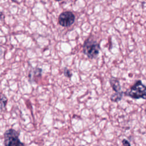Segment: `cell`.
I'll list each match as a JSON object with an SVG mask.
<instances>
[{
    "instance_id": "obj_1",
    "label": "cell",
    "mask_w": 146,
    "mask_h": 146,
    "mask_svg": "<svg viewBox=\"0 0 146 146\" xmlns=\"http://www.w3.org/2000/svg\"><path fill=\"white\" fill-rule=\"evenodd\" d=\"M100 50L99 44L94 37L91 36L84 41L83 46V51L88 58H96L99 54Z\"/></svg>"
},
{
    "instance_id": "obj_2",
    "label": "cell",
    "mask_w": 146,
    "mask_h": 146,
    "mask_svg": "<svg viewBox=\"0 0 146 146\" xmlns=\"http://www.w3.org/2000/svg\"><path fill=\"white\" fill-rule=\"evenodd\" d=\"M125 95L134 99L143 98L146 99V86L143 84L141 80L136 82L129 91H127Z\"/></svg>"
},
{
    "instance_id": "obj_3",
    "label": "cell",
    "mask_w": 146,
    "mask_h": 146,
    "mask_svg": "<svg viewBox=\"0 0 146 146\" xmlns=\"http://www.w3.org/2000/svg\"><path fill=\"white\" fill-rule=\"evenodd\" d=\"M5 146H25L19 139L18 132L14 129L7 130L4 134Z\"/></svg>"
},
{
    "instance_id": "obj_4",
    "label": "cell",
    "mask_w": 146,
    "mask_h": 146,
    "mask_svg": "<svg viewBox=\"0 0 146 146\" xmlns=\"http://www.w3.org/2000/svg\"><path fill=\"white\" fill-rule=\"evenodd\" d=\"M75 21V15L71 11H64L60 14L58 18V22L60 25L63 27H69Z\"/></svg>"
},
{
    "instance_id": "obj_5",
    "label": "cell",
    "mask_w": 146,
    "mask_h": 146,
    "mask_svg": "<svg viewBox=\"0 0 146 146\" xmlns=\"http://www.w3.org/2000/svg\"><path fill=\"white\" fill-rule=\"evenodd\" d=\"M110 83L112 89L115 91V92H121V86L119 83V81L115 78L112 77L110 80Z\"/></svg>"
},
{
    "instance_id": "obj_6",
    "label": "cell",
    "mask_w": 146,
    "mask_h": 146,
    "mask_svg": "<svg viewBox=\"0 0 146 146\" xmlns=\"http://www.w3.org/2000/svg\"><path fill=\"white\" fill-rule=\"evenodd\" d=\"M7 103V97L2 93H0V106L2 111H6V105Z\"/></svg>"
},
{
    "instance_id": "obj_7",
    "label": "cell",
    "mask_w": 146,
    "mask_h": 146,
    "mask_svg": "<svg viewBox=\"0 0 146 146\" xmlns=\"http://www.w3.org/2000/svg\"><path fill=\"white\" fill-rule=\"evenodd\" d=\"M42 70L41 68H35L34 71L33 72L30 71V72H29V77L30 78L32 76H35V77H37L39 78L40 76H41L42 75Z\"/></svg>"
},
{
    "instance_id": "obj_8",
    "label": "cell",
    "mask_w": 146,
    "mask_h": 146,
    "mask_svg": "<svg viewBox=\"0 0 146 146\" xmlns=\"http://www.w3.org/2000/svg\"><path fill=\"white\" fill-rule=\"evenodd\" d=\"M123 95V92H115V94H113L111 96V100L112 102H117L118 101H119Z\"/></svg>"
},
{
    "instance_id": "obj_9",
    "label": "cell",
    "mask_w": 146,
    "mask_h": 146,
    "mask_svg": "<svg viewBox=\"0 0 146 146\" xmlns=\"http://www.w3.org/2000/svg\"><path fill=\"white\" fill-rule=\"evenodd\" d=\"M63 74H64V75L65 76H66V77H67V78H70L72 76V74L71 71H70V70H68V69L67 68H66V67L64 68Z\"/></svg>"
},
{
    "instance_id": "obj_10",
    "label": "cell",
    "mask_w": 146,
    "mask_h": 146,
    "mask_svg": "<svg viewBox=\"0 0 146 146\" xmlns=\"http://www.w3.org/2000/svg\"><path fill=\"white\" fill-rule=\"evenodd\" d=\"M122 143H123V146H131L128 140H127L126 139H123L122 140Z\"/></svg>"
},
{
    "instance_id": "obj_11",
    "label": "cell",
    "mask_w": 146,
    "mask_h": 146,
    "mask_svg": "<svg viewBox=\"0 0 146 146\" xmlns=\"http://www.w3.org/2000/svg\"><path fill=\"white\" fill-rule=\"evenodd\" d=\"M55 1H62V0H55Z\"/></svg>"
}]
</instances>
